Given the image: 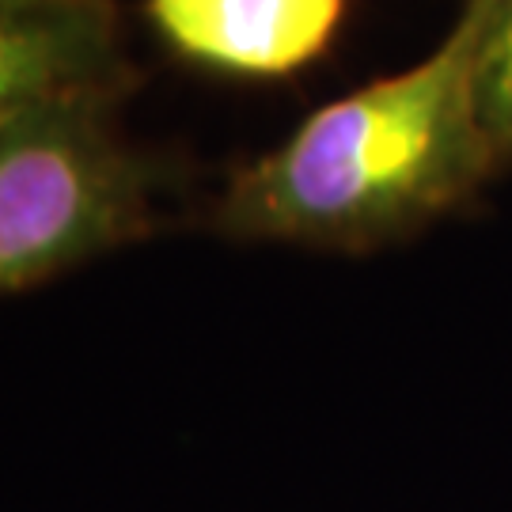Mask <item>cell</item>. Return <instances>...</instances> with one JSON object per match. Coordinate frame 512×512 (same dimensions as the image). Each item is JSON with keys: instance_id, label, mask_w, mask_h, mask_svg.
<instances>
[{"instance_id": "5", "label": "cell", "mask_w": 512, "mask_h": 512, "mask_svg": "<svg viewBox=\"0 0 512 512\" xmlns=\"http://www.w3.org/2000/svg\"><path fill=\"white\" fill-rule=\"evenodd\" d=\"M475 99L501 171H512V0H494L478 38Z\"/></svg>"}, {"instance_id": "2", "label": "cell", "mask_w": 512, "mask_h": 512, "mask_svg": "<svg viewBox=\"0 0 512 512\" xmlns=\"http://www.w3.org/2000/svg\"><path fill=\"white\" fill-rule=\"evenodd\" d=\"M164 171L110 107H80L0 141V296L23 293L156 232Z\"/></svg>"}, {"instance_id": "4", "label": "cell", "mask_w": 512, "mask_h": 512, "mask_svg": "<svg viewBox=\"0 0 512 512\" xmlns=\"http://www.w3.org/2000/svg\"><path fill=\"white\" fill-rule=\"evenodd\" d=\"M179 57L232 76H285L330 46L346 0H145Z\"/></svg>"}, {"instance_id": "3", "label": "cell", "mask_w": 512, "mask_h": 512, "mask_svg": "<svg viewBox=\"0 0 512 512\" xmlns=\"http://www.w3.org/2000/svg\"><path fill=\"white\" fill-rule=\"evenodd\" d=\"M129 88L114 0H0V141Z\"/></svg>"}, {"instance_id": "1", "label": "cell", "mask_w": 512, "mask_h": 512, "mask_svg": "<svg viewBox=\"0 0 512 512\" xmlns=\"http://www.w3.org/2000/svg\"><path fill=\"white\" fill-rule=\"evenodd\" d=\"M494 0H467L433 54L308 114L232 171L209 228L236 243L372 255L421 236L501 175L478 118L475 54Z\"/></svg>"}]
</instances>
